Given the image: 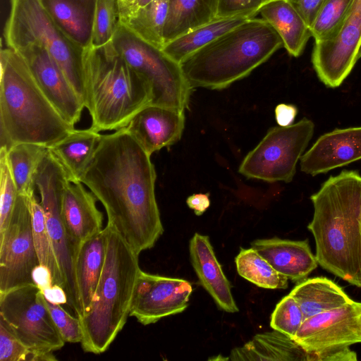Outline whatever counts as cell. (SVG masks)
Returning a JSON list of instances; mask_svg holds the SVG:
<instances>
[{
  "label": "cell",
  "instance_id": "6da1fadb",
  "mask_svg": "<svg viewBox=\"0 0 361 361\" xmlns=\"http://www.w3.org/2000/svg\"><path fill=\"white\" fill-rule=\"evenodd\" d=\"M150 157L126 127L118 129L102 135L80 180L103 204L107 224L138 255L153 247L164 232Z\"/></svg>",
  "mask_w": 361,
  "mask_h": 361
},
{
  "label": "cell",
  "instance_id": "7402d4cb",
  "mask_svg": "<svg viewBox=\"0 0 361 361\" xmlns=\"http://www.w3.org/2000/svg\"><path fill=\"white\" fill-rule=\"evenodd\" d=\"M108 233L106 226L82 242L78 250L75 273L80 306L78 318L86 314L93 300L104 264Z\"/></svg>",
  "mask_w": 361,
  "mask_h": 361
},
{
  "label": "cell",
  "instance_id": "277c9868",
  "mask_svg": "<svg viewBox=\"0 0 361 361\" xmlns=\"http://www.w3.org/2000/svg\"><path fill=\"white\" fill-rule=\"evenodd\" d=\"M84 106L91 116L90 128L97 131L126 127L151 104L148 82L126 63L111 42L83 51Z\"/></svg>",
  "mask_w": 361,
  "mask_h": 361
},
{
  "label": "cell",
  "instance_id": "ac0fdd59",
  "mask_svg": "<svg viewBox=\"0 0 361 361\" xmlns=\"http://www.w3.org/2000/svg\"><path fill=\"white\" fill-rule=\"evenodd\" d=\"M184 126V111L149 104L131 119L126 128L146 152L152 155L177 142Z\"/></svg>",
  "mask_w": 361,
  "mask_h": 361
},
{
  "label": "cell",
  "instance_id": "d6986e66",
  "mask_svg": "<svg viewBox=\"0 0 361 361\" xmlns=\"http://www.w3.org/2000/svg\"><path fill=\"white\" fill-rule=\"evenodd\" d=\"M97 200L82 182H70L64 190L61 215L68 234L78 249L82 242L103 229V214L97 207Z\"/></svg>",
  "mask_w": 361,
  "mask_h": 361
},
{
  "label": "cell",
  "instance_id": "4dcf8cb0",
  "mask_svg": "<svg viewBox=\"0 0 361 361\" xmlns=\"http://www.w3.org/2000/svg\"><path fill=\"white\" fill-rule=\"evenodd\" d=\"M169 0H154L119 21L142 40L162 49Z\"/></svg>",
  "mask_w": 361,
  "mask_h": 361
},
{
  "label": "cell",
  "instance_id": "9c48e42d",
  "mask_svg": "<svg viewBox=\"0 0 361 361\" xmlns=\"http://www.w3.org/2000/svg\"><path fill=\"white\" fill-rule=\"evenodd\" d=\"M69 183L65 171L49 151L37 171L35 185L40 195L47 231L62 276L67 304L78 317L80 306L75 273L78 249L69 237L61 215L63 196Z\"/></svg>",
  "mask_w": 361,
  "mask_h": 361
},
{
  "label": "cell",
  "instance_id": "4fadbf2b",
  "mask_svg": "<svg viewBox=\"0 0 361 361\" xmlns=\"http://www.w3.org/2000/svg\"><path fill=\"white\" fill-rule=\"evenodd\" d=\"M360 45L361 0H355L336 34L314 42L312 63L319 79L328 87H339L358 60Z\"/></svg>",
  "mask_w": 361,
  "mask_h": 361
},
{
  "label": "cell",
  "instance_id": "e575fe53",
  "mask_svg": "<svg viewBox=\"0 0 361 361\" xmlns=\"http://www.w3.org/2000/svg\"><path fill=\"white\" fill-rule=\"evenodd\" d=\"M119 23L117 0H97L91 47L97 48L111 42Z\"/></svg>",
  "mask_w": 361,
  "mask_h": 361
},
{
  "label": "cell",
  "instance_id": "ba28073f",
  "mask_svg": "<svg viewBox=\"0 0 361 361\" xmlns=\"http://www.w3.org/2000/svg\"><path fill=\"white\" fill-rule=\"evenodd\" d=\"M111 43L128 66L148 82L150 104L182 111L188 109L192 88L179 63L163 49L136 36L120 21Z\"/></svg>",
  "mask_w": 361,
  "mask_h": 361
},
{
  "label": "cell",
  "instance_id": "f6af8a7d",
  "mask_svg": "<svg viewBox=\"0 0 361 361\" xmlns=\"http://www.w3.org/2000/svg\"><path fill=\"white\" fill-rule=\"evenodd\" d=\"M32 278L34 283L42 290L53 286L52 278L49 271L44 267L38 265L33 271Z\"/></svg>",
  "mask_w": 361,
  "mask_h": 361
},
{
  "label": "cell",
  "instance_id": "7c38bea8",
  "mask_svg": "<svg viewBox=\"0 0 361 361\" xmlns=\"http://www.w3.org/2000/svg\"><path fill=\"white\" fill-rule=\"evenodd\" d=\"M38 265L28 196L18 194L8 225L0 233V295L35 283Z\"/></svg>",
  "mask_w": 361,
  "mask_h": 361
},
{
  "label": "cell",
  "instance_id": "681fc988",
  "mask_svg": "<svg viewBox=\"0 0 361 361\" xmlns=\"http://www.w3.org/2000/svg\"><path fill=\"white\" fill-rule=\"evenodd\" d=\"M360 58H361V45H360V47L359 49V51L357 54V59H359Z\"/></svg>",
  "mask_w": 361,
  "mask_h": 361
},
{
  "label": "cell",
  "instance_id": "e0dca14e",
  "mask_svg": "<svg viewBox=\"0 0 361 361\" xmlns=\"http://www.w3.org/2000/svg\"><path fill=\"white\" fill-rule=\"evenodd\" d=\"M361 159V126L336 128L318 137L300 158V170L312 176Z\"/></svg>",
  "mask_w": 361,
  "mask_h": 361
},
{
  "label": "cell",
  "instance_id": "74e56055",
  "mask_svg": "<svg viewBox=\"0 0 361 361\" xmlns=\"http://www.w3.org/2000/svg\"><path fill=\"white\" fill-rule=\"evenodd\" d=\"M45 301L63 341L73 343H81L82 332L79 318L71 316L60 304L54 303L46 298Z\"/></svg>",
  "mask_w": 361,
  "mask_h": 361
},
{
  "label": "cell",
  "instance_id": "836d02e7",
  "mask_svg": "<svg viewBox=\"0 0 361 361\" xmlns=\"http://www.w3.org/2000/svg\"><path fill=\"white\" fill-rule=\"evenodd\" d=\"M355 0H326L310 28L314 42L334 36L350 13Z\"/></svg>",
  "mask_w": 361,
  "mask_h": 361
},
{
  "label": "cell",
  "instance_id": "7a4b0ae2",
  "mask_svg": "<svg viewBox=\"0 0 361 361\" xmlns=\"http://www.w3.org/2000/svg\"><path fill=\"white\" fill-rule=\"evenodd\" d=\"M316 258L323 269L361 288V175L343 170L312 194Z\"/></svg>",
  "mask_w": 361,
  "mask_h": 361
},
{
  "label": "cell",
  "instance_id": "f546056e",
  "mask_svg": "<svg viewBox=\"0 0 361 361\" xmlns=\"http://www.w3.org/2000/svg\"><path fill=\"white\" fill-rule=\"evenodd\" d=\"M48 153L47 147L27 142L16 144L7 151L10 169L18 194L27 196L35 194L36 175Z\"/></svg>",
  "mask_w": 361,
  "mask_h": 361
},
{
  "label": "cell",
  "instance_id": "7dc6e473",
  "mask_svg": "<svg viewBox=\"0 0 361 361\" xmlns=\"http://www.w3.org/2000/svg\"><path fill=\"white\" fill-rule=\"evenodd\" d=\"M153 1L154 0H134L128 5L118 6L119 18L133 14L138 9L146 6Z\"/></svg>",
  "mask_w": 361,
  "mask_h": 361
},
{
  "label": "cell",
  "instance_id": "ab89813d",
  "mask_svg": "<svg viewBox=\"0 0 361 361\" xmlns=\"http://www.w3.org/2000/svg\"><path fill=\"white\" fill-rule=\"evenodd\" d=\"M269 0H216V18H254Z\"/></svg>",
  "mask_w": 361,
  "mask_h": 361
},
{
  "label": "cell",
  "instance_id": "9a60e30c",
  "mask_svg": "<svg viewBox=\"0 0 361 361\" xmlns=\"http://www.w3.org/2000/svg\"><path fill=\"white\" fill-rule=\"evenodd\" d=\"M192 288L185 279L140 271L131 304L130 317L143 325L179 314L188 306Z\"/></svg>",
  "mask_w": 361,
  "mask_h": 361
},
{
  "label": "cell",
  "instance_id": "5bb4252c",
  "mask_svg": "<svg viewBox=\"0 0 361 361\" xmlns=\"http://www.w3.org/2000/svg\"><path fill=\"white\" fill-rule=\"evenodd\" d=\"M293 339L310 353L361 343V302L305 319Z\"/></svg>",
  "mask_w": 361,
  "mask_h": 361
},
{
  "label": "cell",
  "instance_id": "484cf974",
  "mask_svg": "<svg viewBox=\"0 0 361 361\" xmlns=\"http://www.w3.org/2000/svg\"><path fill=\"white\" fill-rule=\"evenodd\" d=\"M259 14L280 36L288 54L298 57L312 37L310 27L286 0H270L259 9Z\"/></svg>",
  "mask_w": 361,
  "mask_h": 361
},
{
  "label": "cell",
  "instance_id": "f35d334b",
  "mask_svg": "<svg viewBox=\"0 0 361 361\" xmlns=\"http://www.w3.org/2000/svg\"><path fill=\"white\" fill-rule=\"evenodd\" d=\"M31 350L18 338L8 324L0 317V360L29 361Z\"/></svg>",
  "mask_w": 361,
  "mask_h": 361
},
{
  "label": "cell",
  "instance_id": "f907efd6",
  "mask_svg": "<svg viewBox=\"0 0 361 361\" xmlns=\"http://www.w3.org/2000/svg\"><path fill=\"white\" fill-rule=\"evenodd\" d=\"M270 1V0H269Z\"/></svg>",
  "mask_w": 361,
  "mask_h": 361
},
{
  "label": "cell",
  "instance_id": "44dd1931",
  "mask_svg": "<svg viewBox=\"0 0 361 361\" xmlns=\"http://www.w3.org/2000/svg\"><path fill=\"white\" fill-rule=\"evenodd\" d=\"M189 251L192 267L202 286L221 309L227 312H238L231 284L215 256L209 237L195 233L190 241Z\"/></svg>",
  "mask_w": 361,
  "mask_h": 361
},
{
  "label": "cell",
  "instance_id": "ffe728a7",
  "mask_svg": "<svg viewBox=\"0 0 361 361\" xmlns=\"http://www.w3.org/2000/svg\"><path fill=\"white\" fill-rule=\"evenodd\" d=\"M251 247L279 274L293 281L305 280L318 265L307 240L258 239Z\"/></svg>",
  "mask_w": 361,
  "mask_h": 361
},
{
  "label": "cell",
  "instance_id": "83f0119b",
  "mask_svg": "<svg viewBox=\"0 0 361 361\" xmlns=\"http://www.w3.org/2000/svg\"><path fill=\"white\" fill-rule=\"evenodd\" d=\"M216 0H169L165 44L216 18Z\"/></svg>",
  "mask_w": 361,
  "mask_h": 361
},
{
  "label": "cell",
  "instance_id": "cb8c5ba5",
  "mask_svg": "<svg viewBox=\"0 0 361 361\" xmlns=\"http://www.w3.org/2000/svg\"><path fill=\"white\" fill-rule=\"evenodd\" d=\"M227 360L313 361V355L290 336L274 330L255 335L243 346L234 348Z\"/></svg>",
  "mask_w": 361,
  "mask_h": 361
},
{
  "label": "cell",
  "instance_id": "d6a6232c",
  "mask_svg": "<svg viewBox=\"0 0 361 361\" xmlns=\"http://www.w3.org/2000/svg\"><path fill=\"white\" fill-rule=\"evenodd\" d=\"M28 200L33 241L39 265L49 271L53 285H57L63 288L62 276L47 231L42 206L35 194L28 196Z\"/></svg>",
  "mask_w": 361,
  "mask_h": 361
},
{
  "label": "cell",
  "instance_id": "8fae6325",
  "mask_svg": "<svg viewBox=\"0 0 361 361\" xmlns=\"http://www.w3.org/2000/svg\"><path fill=\"white\" fill-rule=\"evenodd\" d=\"M0 317L30 350L47 354L63 347L62 338L35 283L14 288L0 295Z\"/></svg>",
  "mask_w": 361,
  "mask_h": 361
},
{
  "label": "cell",
  "instance_id": "ee69618b",
  "mask_svg": "<svg viewBox=\"0 0 361 361\" xmlns=\"http://www.w3.org/2000/svg\"><path fill=\"white\" fill-rule=\"evenodd\" d=\"M186 203L197 216H200L210 206L209 192L192 194L187 198Z\"/></svg>",
  "mask_w": 361,
  "mask_h": 361
},
{
  "label": "cell",
  "instance_id": "f1b7e54d",
  "mask_svg": "<svg viewBox=\"0 0 361 361\" xmlns=\"http://www.w3.org/2000/svg\"><path fill=\"white\" fill-rule=\"evenodd\" d=\"M248 18H215L212 21L165 44L162 49L172 59L180 63L190 55Z\"/></svg>",
  "mask_w": 361,
  "mask_h": 361
},
{
  "label": "cell",
  "instance_id": "d4e9b609",
  "mask_svg": "<svg viewBox=\"0 0 361 361\" xmlns=\"http://www.w3.org/2000/svg\"><path fill=\"white\" fill-rule=\"evenodd\" d=\"M102 137L99 132L90 128L75 129L63 139L48 147L71 183L80 182Z\"/></svg>",
  "mask_w": 361,
  "mask_h": 361
},
{
  "label": "cell",
  "instance_id": "8d00e7d4",
  "mask_svg": "<svg viewBox=\"0 0 361 361\" xmlns=\"http://www.w3.org/2000/svg\"><path fill=\"white\" fill-rule=\"evenodd\" d=\"M305 320L297 301L286 295L276 305L271 314L270 325L274 330L294 338Z\"/></svg>",
  "mask_w": 361,
  "mask_h": 361
},
{
  "label": "cell",
  "instance_id": "7bdbcfd3",
  "mask_svg": "<svg viewBox=\"0 0 361 361\" xmlns=\"http://www.w3.org/2000/svg\"><path fill=\"white\" fill-rule=\"evenodd\" d=\"M298 114V109L295 105L279 104L275 108V118L279 126H288L293 123Z\"/></svg>",
  "mask_w": 361,
  "mask_h": 361
},
{
  "label": "cell",
  "instance_id": "1f68e13d",
  "mask_svg": "<svg viewBox=\"0 0 361 361\" xmlns=\"http://www.w3.org/2000/svg\"><path fill=\"white\" fill-rule=\"evenodd\" d=\"M238 274L256 286L268 289H285L288 279L279 274L252 247L241 248L235 257Z\"/></svg>",
  "mask_w": 361,
  "mask_h": 361
},
{
  "label": "cell",
  "instance_id": "30bf717a",
  "mask_svg": "<svg viewBox=\"0 0 361 361\" xmlns=\"http://www.w3.org/2000/svg\"><path fill=\"white\" fill-rule=\"evenodd\" d=\"M314 131V123L307 118L288 126L270 128L243 159L239 173L269 183L291 182Z\"/></svg>",
  "mask_w": 361,
  "mask_h": 361
},
{
  "label": "cell",
  "instance_id": "3957f363",
  "mask_svg": "<svg viewBox=\"0 0 361 361\" xmlns=\"http://www.w3.org/2000/svg\"><path fill=\"white\" fill-rule=\"evenodd\" d=\"M0 145L7 151L23 142H58L74 130L40 89L25 61L14 49L0 53Z\"/></svg>",
  "mask_w": 361,
  "mask_h": 361
},
{
  "label": "cell",
  "instance_id": "4316f807",
  "mask_svg": "<svg viewBox=\"0 0 361 361\" xmlns=\"http://www.w3.org/2000/svg\"><path fill=\"white\" fill-rule=\"evenodd\" d=\"M289 295L298 303L305 319L353 301L339 286L325 277L305 279Z\"/></svg>",
  "mask_w": 361,
  "mask_h": 361
},
{
  "label": "cell",
  "instance_id": "5b68a950",
  "mask_svg": "<svg viewBox=\"0 0 361 361\" xmlns=\"http://www.w3.org/2000/svg\"><path fill=\"white\" fill-rule=\"evenodd\" d=\"M283 42L262 18H250L198 49L180 64L190 87L224 89L249 75Z\"/></svg>",
  "mask_w": 361,
  "mask_h": 361
},
{
  "label": "cell",
  "instance_id": "2e32d148",
  "mask_svg": "<svg viewBox=\"0 0 361 361\" xmlns=\"http://www.w3.org/2000/svg\"><path fill=\"white\" fill-rule=\"evenodd\" d=\"M14 50L25 61L36 82L60 114L73 126L80 121L85 108L83 102L48 51L35 44Z\"/></svg>",
  "mask_w": 361,
  "mask_h": 361
},
{
  "label": "cell",
  "instance_id": "603a6c76",
  "mask_svg": "<svg viewBox=\"0 0 361 361\" xmlns=\"http://www.w3.org/2000/svg\"><path fill=\"white\" fill-rule=\"evenodd\" d=\"M59 30L85 49L91 46L97 0H39Z\"/></svg>",
  "mask_w": 361,
  "mask_h": 361
},
{
  "label": "cell",
  "instance_id": "8992f818",
  "mask_svg": "<svg viewBox=\"0 0 361 361\" xmlns=\"http://www.w3.org/2000/svg\"><path fill=\"white\" fill-rule=\"evenodd\" d=\"M109 228L102 272L92 303L79 318L85 353L106 351L130 316L137 280L141 271L138 257L120 233Z\"/></svg>",
  "mask_w": 361,
  "mask_h": 361
},
{
  "label": "cell",
  "instance_id": "d590c367",
  "mask_svg": "<svg viewBox=\"0 0 361 361\" xmlns=\"http://www.w3.org/2000/svg\"><path fill=\"white\" fill-rule=\"evenodd\" d=\"M0 233H2L8 225L18 195L4 148H0Z\"/></svg>",
  "mask_w": 361,
  "mask_h": 361
},
{
  "label": "cell",
  "instance_id": "bcb514c9",
  "mask_svg": "<svg viewBox=\"0 0 361 361\" xmlns=\"http://www.w3.org/2000/svg\"><path fill=\"white\" fill-rule=\"evenodd\" d=\"M44 298L48 300L58 304L67 303V296L63 288L57 285L52 286L42 290Z\"/></svg>",
  "mask_w": 361,
  "mask_h": 361
},
{
  "label": "cell",
  "instance_id": "c3c4849f",
  "mask_svg": "<svg viewBox=\"0 0 361 361\" xmlns=\"http://www.w3.org/2000/svg\"><path fill=\"white\" fill-rule=\"evenodd\" d=\"M117 1H118V6H126V5L130 4L134 0H117Z\"/></svg>",
  "mask_w": 361,
  "mask_h": 361
},
{
  "label": "cell",
  "instance_id": "52a82bcc",
  "mask_svg": "<svg viewBox=\"0 0 361 361\" xmlns=\"http://www.w3.org/2000/svg\"><path fill=\"white\" fill-rule=\"evenodd\" d=\"M10 1L11 9L4 30L7 47L18 49L35 44L45 48L83 102L84 49L59 30L39 0Z\"/></svg>",
  "mask_w": 361,
  "mask_h": 361
},
{
  "label": "cell",
  "instance_id": "60d3db41",
  "mask_svg": "<svg viewBox=\"0 0 361 361\" xmlns=\"http://www.w3.org/2000/svg\"><path fill=\"white\" fill-rule=\"evenodd\" d=\"M311 28L326 0H286Z\"/></svg>",
  "mask_w": 361,
  "mask_h": 361
},
{
  "label": "cell",
  "instance_id": "b9f144b4",
  "mask_svg": "<svg viewBox=\"0 0 361 361\" xmlns=\"http://www.w3.org/2000/svg\"><path fill=\"white\" fill-rule=\"evenodd\" d=\"M314 361H356L357 354L349 347H341L312 353Z\"/></svg>",
  "mask_w": 361,
  "mask_h": 361
}]
</instances>
